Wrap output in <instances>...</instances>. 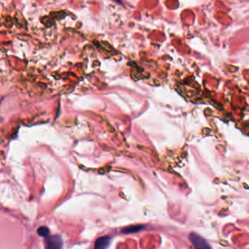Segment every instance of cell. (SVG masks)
I'll return each instance as SVG.
<instances>
[{"instance_id":"obj_1","label":"cell","mask_w":249,"mask_h":249,"mask_svg":"<svg viewBox=\"0 0 249 249\" xmlns=\"http://www.w3.org/2000/svg\"><path fill=\"white\" fill-rule=\"evenodd\" d=\"M189 237H190V241L194 245L195 249H212L210 247L209 243L204 238H202L200 235L193 232L189 235Z\"/></svg>"},{"instance_id":"obj_2","label":"cell","mask_w":249,"mask_h":249,"mask_svg":"<svg viewBox=\"0 0 249 249\" xmlns=\"http://www.w3.org/2000/svg\"><path fill=\"white\" fill-rule=\"evenodd\" d=\"M46 249H62V239L59 235L48 236L46 238Z\"/></svg>"},{"instance_id":"obj_3","label":"cell","mask_w":249,"mask_h":249,"mask_svg":"<svg viewBox=\"0 0 249 249\" xmlns=\"http://www.w3.org/2000/svg\"><path fill=\"white\" fill-rule=\"evenodd\" d=\"M111 238L109 236H102L96 239L94 243V249H107L110 245Z\"/></svg>"},{"instance_id":"obj_4","label":"cell","mask_w":249,"mask_h":249,"mask_svg":"<svg viewBox=\"0 0 249 249\" xmlns=\"http://www.w3.org/2000/svg\"><path fill=\"white\" fill-rule=\"evenodd\" d=\"M143 228H144L143 226H130V227L123 229L122 231L124 232V233H132V232H135V231H139Z\"/></svg>"},{"instance_id":"obj_5","label":"cell","mask_w":249,"mask_h":249,"mask_svg":"<svg viewBox=\"0 0 249 249\" xmlns=\"http://www.w3.org/2000/svg\"><path fill=\"white\" fill-rule=\"evenodd\" d=\"M37 232H38L39 235H41L43 237H47L50 234V231H49V229L47 227H40L38 229Z\"/></svg>"}]
</instances>
